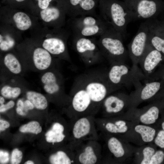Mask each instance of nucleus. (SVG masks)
I'll use <instances>...</instances> for the list:
<instances>
[{
    "label": "nucleus",
    "mask_w": 164,
    "mask_h": 164,
    "mask_svg": "<svg viewBox=\"0 0 164 164\" xmlns=\"http://www.w3.org/2000/svg\"><path fill=\"white\" fill-rule=\"evenodd\" d=\"M155 142L160 147L164 148V130L159 132L155 139Z\"/></svg>",
    "instance_id": "obj_33"
},
{
    "label": "nucleus",
    "mask_w": 164,
    "mask_h": 164,
    "mask_svg": "<svg viewBox=\"0 0 164 164\" xmlns=\"http://www.w3.org/2000/svg\"><path fill=\"white\" fill-rule=\"evenodd\" d=\"M57 6L49 7L42 9L40 14L41 18L47 22H53L56 27L62 25L65 21V14L66 13L62 6L58 0Z\"/></svg>",
    "instance_id": "obj_16"
},
{
    "label": "nucleus",
    "mask_w": 164,
    "mask_h": 164,
    "mask_svg": "<svg viewBox=\"0 0 164 164\" xmlns=\"http://www.w3.org/2000/svg\"><path fill=\"white\" fill-rule=\"evenodd\" d=\"M4 65L6 69L12 74H20L22 70V65L16 56L13 54H6L3 59Z\"/></svg>",
    "instance_id": "obj_22"
},
{
    "label": "nucleus",
    "mask_w": 164,
    "mask_h": 164,
    "mask_svg": "<svg viewBox=\"0 0 164 164\" xmlns=\"http://www.w3.org/2000/svg\"><path fill=\"white\" fill-rule=\"evenodd\" d=\"M115 91L109 83L107 71L83 73L74 80L67 107L70 118L93 115L98 112L105 98Z\"/></svg>",
    "instance_id": "obj_1"
},
{
    "label": "nucleus",
    "mask_w": 164,
    "mask_h": 164,
    "mask_svg": "<svg viewBox=\"0 0 164 164\" xmlns=\"http://www.w3.org/2000/svg\"><path fill=\"white\" fill-rule=\"evenodd\" d=\"M99 138L103 139L106 141V146L109 152L116 158H121L125 154V151L122 145L116 137L111 136L107 138L103 133L98 132Z\"/></svg>",
    "instance_id": "obj_20"
},
{
    "label": "nucleus",
    "mask_w": 164,
    "mask_h": 164,
    "mask_svg": "<svg viewBox=\"0 0 164 164\" xmlns=\"http://www.w3.org/2000/svg\"><path fill=\"white\" fill-rule=\"evenodd\" d=\"M9 153L7 152L1 150L0 151V160L2 163H5L9 161Z\"/></svg>",
    "instance_id": "obj_36"
},
{
    "label": "nucleus",
    "mask_w": 164,
    "mask_h": 164,
    "mask_svg": "<svg viewBox=\"0 0 164 164\" xmlns=\"http://www.w3.org/2000/svg\"><path fill=\"white\" fill-rule=\"evenodd\" d=\"M33 66L39 71H44L52 65V55L43 47L36 48L33 50L32 56Z\"/></svg>",
    "instance_id": "obj_17"
},
{
    "label": "nucleus",
    "mask_w": 164,
    "mask_h": 164,
    "mask_svg": "<svg viewBox=\"0 0 164 164\" xmlns=\"http://www.w3.org/2000/svg\"><path fill=\"white\" fill-rule=\"evenodd\" d=\"M15 103L12 100H11L5 104H2L0 105V112H4L12 108L15 105Z\"/></svg>",
    "instance_id": "obj_34"
},
{
    "label": "nucleus",
    "mask_w": 164,
    "mask_h": 164,
    "mask_svg": "<svg viewBox=\"0 0 164 164\" xmlns=\"http://www.w3.org/2000/svg\"><path fill=\"white\" fill-rule=\"evenodd\" d=\"M24 111L26 113L28 111L32 110L35 108L32 103L27 99L24 101Z\"/></svg>",
    "instance_id": "obj_37"
},
{
    "label": "nucleus",
    "mask_w": 164,
    "mask_h": 164,
    "mask_svg": "<svg viewBox=\"0 0 164 164\" xmlns=\"http://www.w3.org/2000/svg\"><path fill=\"white\" fill-rule=\"evenodd\" d=\"M108 25L96 15H87L70 18V26L73 36H100L108 28Z\"/></svg>",
    "instance_id": "obj_6"
},
{
    "label": "nucleus",
    "mask_w": 164,
    "mask_h": 164,
    "mask_svg": "<svg viewBox=\"0 0 164 164\" xmlns=\"http://www.w3.org/2000/svg\"><path fill=\"white\" fill-rule=\"evenodd\" d=\"M163 79H164V77H163Z\"/></svg>",
    "instance_id": "obj_45"
},
{
    "label": "nucleus",
    "mask_w": 164,
    "mask_h": 164,
    "mask_svg": "<svg viewBox=\"0 0 164 164\" xmlns=\"http://www.w3.org/2000/svg\"><path fill=\"white\" fill-rule=\"evenodd\" d=\"M164 159V153L161 151L156 152L153 154L149 164H159L162 162Z\"/></svg>",
    "instance_id": "obj_32"
},
{
    "label": "nucleus",
    "mask_w": 164,
    "mask_h": 164,
    "mask_svg": "<svg viewBox=\"0 0 164 164\" xmlns=\"http://www.w3.org/2000/svg\"><path fill=\"white\" fill-rule=\"evenodd\" d=\"M66 13L73 18L87 15H96L99 0H59Z\"/></svg>",
    "instance_id": "obj_11"
},
{
    "label": "nucleus",
    "mask_w": 164,
    "mask_h": 164,
    "mask_svg": "<svg viewBox=\"0 0 164 164\" xmlns=\"http://www.w3.org/2000/svg\"><path fill=\"white\" fill-rule=\"evenodd\" d=\"M22 89L19 87L9 84L4 85L0 89L2 96L8 99L16 98L20 95Z\"/></svg>",
    "instance_id": "obj_25"
},
{
    "label": "nucleus",
    "mask_w": 164,
    "mask_h": 164,
    "mask_svg": "<svg viewBox=\"0 0 164 164\" xmlns=\"http://www.w3.org/2000/svg\"><path fill=\"white\" fill-rule=\"evenodd\" d=\"M122 94H109L103 100L95 117L106 118L110 115L116 114L124 108L125 102L122 98Z\"/></svg>",
    "instance_id": "obj_15"
},
{
    "label": "nucleus",
    "mask_w": 164,
    "mask_h": 164,
    "mask_svg": "<svg viewBox=\"0 0 164 164\" xmlns=\"http://www.w3.org/2000/svg\"><path fill=\"white\" fill-rule=\"evenodd\" d=\"M99 140L95 116L88 115L70 119L69 146L73 150L82 142L88 140Z\"/></svg>",
    "instance_id": "obj_5"
},
{
    "label": "nucleus",
    "mask_w": 164,
    "mask_h": 164,
    "mask_svg": "<svg viewBox=\"0 0 164 164\" xmlns=\"http://www.w3.org/2000/svg\"><path fill=\"white\" fill-rule=\"evenodd\" d=\"M68 35H57L48 38L43 41L42 46L52 56L72 63L67 44Z\"/></svg>",
    "instance_id": "obj_13"
},
{
    "label": "nucleus",
    "mask_w": 164,
    "mask_h": 164,
    "mask_svg": "<svg viewBox=\"0 0 164 164\" xmlns=\"http://www.w3.org/2000/svg\"><path fill=\"white\" fill-rule=\"evenodd\" d=\"M159 109L155 106L151 107L140 117V120L145 124H151L154 123L159 116Z\"/></svg>",
    "instance_id": "obj_27"
},
{
    "label": "nucleus",
    "mask_w": 164,
    "mask_h": 164,
    "mask_svg": "<svg viewBox=\"0 0 164 164\" xmlns=\"http://www.w3.org/2000/svg\"><path fill=\"white\" fill-rule=\"evenodd\" d=\"M121 35L110 26L97 40L104 58L111 64L125 63L128 52L124 46Z\"/></svg>",
    "instance_id": "obj_4"
},
{
    "label": "nucleus",
    "mask_w": 164,
    "mask_h": 164,
    "mask_svg": "<svg viewBox=\"0 0 164 164\" xmlns=\"http://www.w3.org/2000/svg\"><path fill=\"white\" fill-rule=\"evenodd\" d=\"M133 20L154 19L159 11V0H124Z\"/></svg>",
    "instance_id": "obj_9"
},
{
    "label": "nucleus",
    "mask_w": 164,
    "mask_h": 164,
    "mask_svg": "<svg viewBox=\"0 0 164 164\" xmlns=\"http://www.w3.org/2000/svg\"><path fill=\"white\" fill-rule=\"evenodd\" d=\"M49 160L52 164H75V154L72 149L68 152L59 150L51 155Z\"/></svg>",
    "instance_id": "obj_21"
},
{
    "label": "nucleus",
    "mask_w": 164,
    "mask_h": 164,
    "mask_svg": "<svg viewBox=\"0 0 164 164\" xmlns=\"http://www.w3.org/2000/svg\"><path fill=\"white\" fill-rule=\"evenodd\" d=\"M16 112L19 115H25L26 114L23 110L18 107L16 108Z\"/></svg>",
    "instance_id": "obj_40"
},
{
    "label": "nucleus",
    "mask_w": 164,
    "mask_h": 164,
    "mask_svg": "<svg viewBox=\"0 0 164 164\" xmlns=\"http://www.w3.org/2000/svg\"><path fill=\"white\" fill-rule=\"evenodd\" d=\"M17 107L23 110L24 112L26 113L24 111V101H23L22 100L19 99L17 103Z\"/></svg>",
    "instance_id": "obj_39"
},
{
    "label": "nucleus",
    "mask_w": 164,
    "mask_h": 164,
    "mask_svg": "<svg viewBox=\"0 0 164 164\" xmlns=\"http://www.w3.org/2000/svg\"><path fill=\"white\" fill-rule=\"evenodd\" d=\"M73 46L82 61L87 65L99 63L104 59L97 40L94 38L73 36Z\"/></svg>",
    "instance_id": "obj_7"
},
{
    "label": "nucleus",
    "mask_w": 164,
    "mask_h": 164,
    "mask_svg": "<svg viewBox=\"0 0 164 164\" xmlns=\"http://www.w3.org/2000/svg\"><path fill=\"white\" fill-rule=\"evenodd\" d=\"M39 7L42 9H44L49 7L50 2L52 0H37Z\"/></svg>",
    "instance_id": "obj_35"
},
{
    "label": "nucleus",
    "mask_w": 164,
    "mask_h": 164,
    "mask_svg": "<svg viewBox=\"0 0 164 164\" xmlns=\"http://www.w3.org/2000/svg\"><path fill=\"white\" fill-rule=\"evenodd\" d=\"M19 130L22 132H31L38 134L41 132L42 128L38 122L32 121L21 126Z\"/></svg>",
    "instance_id": "obj_28"
},
{
    "label": "nucleus",
    "mask_w": 164,
    "mask_h": 164,
    "mask_svg": "<svg viewBox=\"0 0 164 164\" xmlns=\"http://www.w3.org/2000/svg\"><path fill=\"white\" fill-rule=\"evenodd\" d=\"M163 56L148 43L145 52L140 60V65L145 79L152 75L156 67L163 60Z\"/></svg>",
    "instance_id": "obj_14"
},
{
    "label": "nucleus",
    "mask_w": 164,
    "mask_h": 164,
    "mask_svg": "<svg viewBox=\"0 0 164 164\" xmlns=\"http://www.w3.org/2000/svg\"><path fill=\"white\" fill-rule=\"evenodd\" d=\"M162 127L163 129L164 130V122H163L162 124Z\"/></svg>",
    "instance_id": "obj_44"
},
{
    "label": "nucleus",
    "mask_w": 164,
    "mask_h": 164,
    "mask_svg": "<svg viewBox=\"0 0 164 164\" xmlns=\"http://www.w3.org/2000/svg\"><path fill=\"white\" fill-rule=\"evenodd\" d=\"M143 85L140 83L135 87V93L139 96L140 99L145 100L154 96L161 88L160 82L153 81L150 79H145Z\"/></svg>",
    "instance_id": "obj_18"
},
{
    "label": "nucleus",
    "mask_w": 164,
    "mask_h": 164,
    "mask_svg": "<svg viewBox=\"0 0 164 164\" xmlns=\"http://www.w3.org/2000/svg\"><path fill=\"white\" fill-rule=\"evenodd\" d=\"M73 151L75 164L101 163L102 148L99 140L84 141L77 146Z\"/></svg>",
    "instance_id": "obj_8"
},
{
    "label": "nucleus",
    "mask_w": 164,
    "mask_h": 164,
    "mask_svg": "<svg viewBox=\"0 0 164 164\" xmlns=\"http://www.w3.org/2000/svg\"><path fill=\"white\" fill-rule=\"evenodd\" d=\"M149 28L146 20L140 25L138 31L128 46V54L133 64L138 65L148 43Z\"/></svg>",
    "instance_id": "obj_10"
},
{
    "label": "nucleus",
    "mask_w": 164,
    "mask_h": 164,
    "mask_svg": "<svg viewBox=\"0 0 164 164\" xmlns=\"http://www.w3.org/2000/svg\"><path fill=\"white\" fill-rule=\"evenodd\" d=\"M22 152L17 149H14L12 152L11 156V164H19L22 160Z\"/></svg>",
    "instance_id": "obj_31"
},
{
    "label": "nucleus",
    "mask_w": 164,
    "mask_h": 164,
    "mask_svg": "<svg viewBox=\"0 0 164 164\" xmlns=\"http://www.w3.org/2000/svg\"><path fill=\"white\" fill-rule=\"evenodd\" d=\"M100 15L125 38L127 26L133 19L124 2L119 0H99Z\"/></svg>",
    "instance_id": "obj_2"
},
{
    "label": "nucleus",
    "mask_w": 164,
    "mask_h": 164,
    "mask_svg": "<svg viewBox=\"0 0 164 164\" xmlns=\"http://www.w3.org/2000/svg\"><path fill=\"white\" fill-rule=\"evenodd\" d=\"M13 19L16 28L20 30H26L32 25L30 17L23 12H19L15 13L13 16Z\"/></svg>",
    "instance_id": "obj_24"
},
{
    "label": "nucleus",
    "mask_w": 164,
    "mask_h": 164,
    "mask_svg": "<svg viewBox=\"0 0 164 164\" xmlns=\"http://www.w3.org/2000/svg\"><path fill=\"white\" fill-rule=\"evenodd\" d=\"M5 102L4 97L2 96L0 97V105L4 104Z\"/></svg>",
    "instance_id": "obj_41"
},
{
    "label": "nucleus",
    "mask_w": 164,
    "mask_h": 164,
    "mask_svg": "<svg viewBox=\"0 0 164 164\" xmlns=\"http://www.w3.org/2000/svg\"><path fill=\"white\" fill-rule=\"evenodd\" d=\"M15 1L18 2H21L25 1V0H15Z\"/></svg>",
    "instance_id": "obj_43"
},
{
    "label": "nucleus",
    "mask_w": 164,
    "mask_h": 164,
    "mask_svg": "<svg viewBox=\"0 0 164 164\" xmlns=\"http://www.w3.org/2000/svg\"><path fill=\"white\" fill-rule=\"evenodd\" d=\"M24 164H34V162L31 160H28Z\"/></svg>",
    "instance_id": "obj_42"
},
{
    "label": "nucleus",
    "mask_w": 164,
    "mask_h": 164,
    "mask_svg": "<svg viewBox=\"0 0 164 164\" xmlns=\"http://www.w3.org/2000/svg\"><path fill=\"white\" fill-rule=\"evenodd\" d=\"M10 126V124L8 121L1 119L0 120V131H4L6 128H9Z\"/></svg>",
    "instance_id": "obj_38"
},
{
    "label": "nucleus",
    "mask_w": 164,
    "mask_h": 164,
    "mask_svg": "<svg viewBox=\"0 0 164 164\" xmlns=\"http://www.w3.org/2000/svg\"><path fill=\"white\" fill-rule=\"evenodd\" d=\"M41 81L43 90L48 94L63 97L71 101L70 96L65 94L63 79L58 71L54 70L45 72L41 77Z\"/></svg>",
    "instance_id": "obj_12"
},
{
    "label": "nucleus",
    "mask_w": 164,
    "mask_h": 164,
    "mask_svg": "<svg viewBox=\"0 0 164 164\" xmlns=\"http://www.w3.org/2000/svg\"><path fill=\"white\" fill-rule=\"evenodd\" d=\"M15 42L14 39L10 36L7 35L4 37L0 35V49L3 51H8L14 46Z\"/></svg>",
    "instance_id": "obj_29"
},
{
    "label": "nucleus",
    "mask_w": 164,
    "mask_h": 164,
    "mask_svg": "<svg viewBox=\"0 0 164 164\" xmlns=\"http://www.w3.org/2000/svg\"><path fill=\"white\" fill-rule=\"evenodd\" d=\"M155 150L152 148L148 147L145 148L143 151V158L141 164H149L151 159L154 154Z\"/></svg>",
    "instance_id": "obj_30"
},
{
    "label": "nucleus",
    "mask_w": 164,
    "mask_h": 164,
    "mask_svg": "<svg viewBox=\"0 0 164 164\" xmlns=\"http://www.w3.org/2000/svg\"><path fill=\"white\" fill-rule=\"evenodd\" d=\"M108 81L115 91L123 87L133 85L135 87L145 80V77L138 65L130 67L125 63L111 64L107 71Z\"/></svg>",
    "instance_id": "obj_3"
},
{
    "label": "nucleus",
    "mask_w": 164,
    "mask_h": 164,
    "mask_svg": "<svg viewBox=\"0 0 164 164\" xmlns=\"http://www.w3.org/2000/svg\"><path fill=\"white\" fill-rule=\"evenodd\" d=\"M26 95L27 99L32 103L36 108L43 110L47 108L48 106L47 99L41 93L30 90L26 92Z\"/></svg>",
    "instance_id": "obj_23"
},
{
    "label": "nucleus",
    "mask_w": 164,
    "mask_h": 164,
    "mask_svg": "<svg viewBox=\"0 0 164 164\" xmlns=\"http://www.w3.org/2000/svg\"><path fill=\"white\" fill-rule=\"evenodd\" d=\"M136 132L140 134L143 141L145 142H149L153 140L154 137L155 131L150 127L138 125L135 127Z\"/></svg>",
    "instance_id": "obj_26"
},
{
    "label": "nucleus",
    "mask_w": 164,
    "mask_h": 164,
    "mask_svg": "<svg viewBox=\"0 0 164 164\" xmlns=\"http://www.w3.org/2000/svg\"><path fill=\"white\" fill-rule=\"evenodd\" d=\"M66 129L65 125L62 123L55 122L45 135L46 141L54 145L62 142L67 138L69 139V134L66 133Z\"/></svg>",
    "instance_id": "obj_19"
}]
</instances>
